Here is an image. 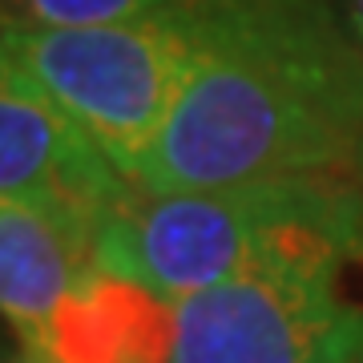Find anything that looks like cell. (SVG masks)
<instances>
[{"label":"cell","mask_w":363,"mask_h":363,"mask_svg":"<svg viewBox=\"0 0 363 363\" xmlns=\"http://www.w3.org/2000/svg\"><path fill=\"white\" fill-rule=\"evenodd\" d=\"M359 174H363V157H359Z\"/></svg>","instance_id":"15"},{"label":"cell","mask_w":363,"mask_h":363,"mask_svg":"<svg viewBox=\"0 0 363 363\" xmlns=\"http://www.w3.org/2000/svg\"><path fill=\"white\" fill-rule=\"evenodd\" d=\"M363 222V190L351 178H271L222 190H138L97 226L93 262L166 303L234 279L286 222Z\"/></svg>","instance_id":"2"},{"label":"cell","mask_w":363,"mask_h":363,"mask_svg":"<svg viewBox=\"0 0 363 363\" xmlns=\"http://www.w3.org/2000/svg\"><path fill=\"white\" fill-rule=\"evenodd\" d=\"M355 259L363 262V234H359V247H355Z\"/></svg>","instance_id":"11"},{"label":"cell","mask_w":363,"mask_h":363,"mask_svg":"<svg viewBox=\"0 0 363 363\" xmlns=\"http://www.w3.org/2000/svg\"><path fill=\"white\" fill-rule=\"evenodd\" d=\"M0 194L52 210L97 242V226L130 194L89 133L0 49Z\"/></svg>","instance_id":"5"},{"label":"cell","mask_w":363,"mask_h":363,"mask_svg":"<svg viewBox=\"0 0 363 363\" xmlns=\"http://www.w3.org/2000/svg\"><path fill=\"white\" fill-rule=\"evenodd\" d=\"M89 267H97L89 230L0 194V319L16 327L21 343L37 335Z\"/></svg>","instance_id":"7"},{"label":"cell","mask_w":363,"mask_h":363,"mask_svg":"<svg viewBox=\"0 0 363 363\" xmlns=\"http://www.w3.org/2000/svg\"><path fill=\"white\" fill-rule=\"evenodd\" d=\"M0 363H13V359H9V355H4V351H0Z\"/></svg>","instance_id":"13"},{"label":"cell","mask_w":363,"mask_h":363,"mask_svg":"<svg viewBox=\"0 0 363 363\" xmlns=\"http://www.w3.org/2000/svg\"><path fill=\"white\" fill-rule=\"evenodd\" d=\"M331 363H363V319L355 323V331L339 343V351L331 355Z\"/></svg>","instance_id":"10"},{"label":"cell","mask_w":363,"mask_h":363,"mask_svg":"<svg viewBox=\"0 0 363 363\" xmlns=\"http://www.w3.org/2000/svg\"><path fill=\"white\" fill-rule=\"evenodd\" d=\"M40 363H169L174 303L89 267L25 343Z\"/></svg>","instance_id":"6"},{"label":"cell","mask_w":363,"mask_h":363,"mask_svg":"<svg viewBox=\"0 0 363 363\" xmlns=\"http://www.w3.org/2000/svg\"><path fill=\"white\" fill-rule=\"evenodd\" d=\"M198 65L138 166V190L359 174L363 52L315 0H190Z\"/></svg>","instance_id":"1"},{"label":"cell","mask_w":363,"mask_h":363,"mask_svg":"<svg viewBox=\"0 0 363 363\" xmlns=\"http://www.w3.org/2000/svg\"><path fill=\"white\" fill-rule=\"evenodd\" d=\"M0 49L89 133L109 166L133 186L142 157L194 73L202 40L194 9L178 4L109 25H4Z\"/></svg>","instance_id":"3"},{"label":"cell","mask_w":363,"mask_h":363,"mask_svg":"<svg viewBox=\"0 0 363 363\" xmlns=\"http://www.w3.org/2000/svg\"><path fill=\"white\" fill-rule=\"evenodd\" d=\"M0 33H4V16H0Z\"/></svg>","instance_id":"14"},{"label":"cell","mask_w":363,"mask_h":363,"mask_svg":"<svg viewBox=\"0 0 363 363\" xmlns=\"http://www.w3.org/2000/svg\"><path fill=\"white\" fill-rule=\"evenodd\" d=\"M363 222H286L234 279L174 303L169 363H331L363 315L339 295V267Z\"/></svg>","instance_id":"4"},{"label":"cell","mask_w":363,"mask_h":363,"mask_svg":"<svg viewBox=\"0 0 363 363\" xmlns=\"http://www.w3.org/2000/svg\"><path fill=\"white\" fill-rule=\"evenodd\" d=\"M327 13V21L363 52V0H315Z\"/></svg>","instance_id":"9"},{"label":"cell","mask_w":363,"mask_h":363,"mask_svg":"<svg viewBox=\"0 0 363 363\" xmlns=\"http://www.w3.org/2000/svg\"><path fill=\"white\" fill-rule=\"evenodd\" d=\"M190 0H0L4 25L21 28H61V25H109L133 16L166 13Z\"/></svg>","instance_id":"8"},{"label":"cell","mask_w":363,"mask_h":363,"mask_svg":"<svg viewBox=\"0 0 363 363\" xmlns=\"http://www.w3.org/2000/svg\"><path fill=\"white\" fill-rule=\"evenodd\" d=\"M13 363H40V359H33V355H21V359H13Z\"/></svg>","instance_id":"12"}]
</instances>
